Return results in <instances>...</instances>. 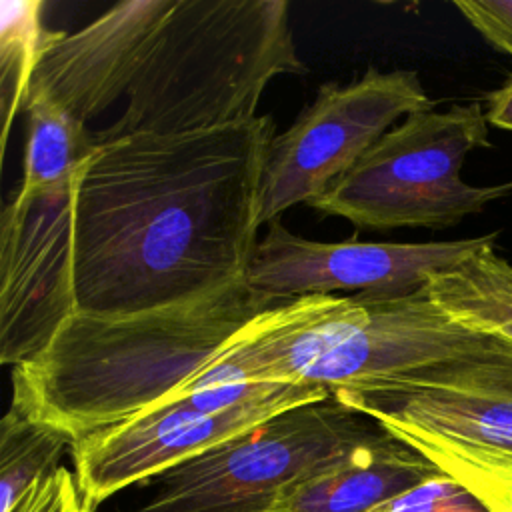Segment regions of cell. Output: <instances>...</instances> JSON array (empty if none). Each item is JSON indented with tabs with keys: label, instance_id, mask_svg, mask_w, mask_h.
I'll return each mask as SVG.
<instances>
[{
	"label": "cell",
	"instance_id": "3957f363",
	"mask_svg": "<svg viewBox=\"0 0 512 512\" xmlns=\"http://www.w3.org/2000/svg\"><path fill=\"white\" fill-rule=\"evenodd\" d=\"M284 0H176L120 118L96 144L128 134H188L254 120L264 88L304 74Z\"/></svg>",
	"mask_w": 512,
	"mask_h": 512
},
{
	"label": "cell",
	"instance_id": "603a6c76",
	"mask_svg": "<svg viewBox=\"0 0 512 512\" xmlns=\"http://www.w3.org/2000/svg\"><path fill=\"white\" fill-rule=\"evenodd\" d=\"M486 120L488 124L512 132V78L498 90L486 96Z\"/></svg>",
	"mask_w": 512,
	"mask_h": 512
},
{
	"label": "cell",
	"instance_id": "ffe728a7",
	"mask_svg": "<svg viewBox=\"0 0 512 512\" xmlns=\"http://www.w3.org/2000/svg\"><path fill=\"white\" fill-rule=\"evenodd\" d=\"M84 506L74 472L60 466L38 480L10 512H82Z\"/></svg>",
	"mask_w": 512,
	"mask_h": 512
},
{
	"label": "cell",
	"instance_id": "e0dca14e",
	"mask_svg": "<svg viewBox=\"0 0 512 512\" xmlns=\"http://www.w3.org/2000/svg\"><path fill=\"white\" fill-rule=\"evenodd\" d=\"M66 448L72 440L62 430L10 408L0 422V512H10L38 480L58 470Z\"/></svg>",
	"mask_w": 512,
	"mask_h": 512
},
{
	"label": "cell",
	"instance_id": "30bf717a",
	"mask_svg": "<svg viewBox=\"0 0 512 512\" xmlns=\"http://www.w3.org/2000/svg\"><path fill=\"white\" fill-rule=\"evenodd\" d=\"M498 232L442 242H322L292 234L280 222L258 240L246 284L270 298H292L352 290L368 298L416 294L426 280L494 246Z\"/></svg>",
	"mask_w": 512,
	"mask_h": 512
},
{
	"label": "cell",
	"instance_id": "5b68a950",
	"mask_svg": "<svg viewBox=\"0 0 512 512\" xmlns=\"http://www.w3.org/2000/svg\"><path fill=\"white\" fill-rule=\"evenodd\" d=\"M382 434L374 420L330 394L150 478L148 496L130 512H272L284 492Z\"/></svg>",
	"mask_w": 512,
	"mask_h": 512
},
{
	"label": "cell",
	"instance_id": "8fae6325",
	"mask_svg": "<svg viewBox=\"0 0 512 512\" xmlns=\"http://www.w3.org/2000/svg\"><path fill=\"white\" fill-rule=\"evenodd\" d=\"M174 6L176 0H126L76 32L52 30L26 102L48 100L84 124L96 118L120 96H128Z\"/></svg>",
	"mask_w": 512,
	"mask_h": 512
},
{
	"label": "cell",
	"instance_id": "8992f818",
	"mask_svg": "<svg viewBox=\"0 0 512 512\" xmlns=\"http://www.w3.org/2000/svg\"><path fill=\"white\" fill-rule=\"evenodd\" d=\"M418 450L464 488L512 474V340L386 386L332 394Z\"/></svg>",
	"mask_w": 512,
	"mask_h": 512
},
{
	"label": "cell",
	"instance_id": "d6986e66",
	"mask_svg": "<svg viewBox=\"0 0 512 512\" xmlns=\"http://www.w3.org/2000/svg\"><path fill=\"white\" fill-rule=\"evenodd\" d=\"M482 506L458 480L440 472L422 484L390 498L370 512H446Z\"/></svg>",
	"mask_w": 512,
	"mask_h": 512
},
{
	"label": "cell",
	"instance_id": "d4e9b609",
	"mask_svg": "<svg viewBox=\"0 0 512 512\" xmlns=\"http://www.w3.org/2000/svg\"><path fill=\"white\" fill-rule=\"evenodd\" d=\"M82 512H94V510H92V508H88V506H84V508H82Z\"/></svg>",
	"mask_w": 512,
	"mask_h": 512
},
{
	"label": "cell",
	"instance_id": "4fadbf2b",
	"mask_svg": "<svg viewBox=\"0 0 512 512\" xmlns=\"http://www.w3.org/2000/svg\"><path fill=\"white\" fill-rule=\"evenodd\" d=\"M364 318L366 306L356 296L310 294L280 302L242 326L182 394L232 384H302Z\"/></svg>",
	"mask_w": 512,
	"mask_h": 512
},
{
	"label": "cell",
	"instance_id": "9a60e30c",
	"mask_svg": "<svg viewBox=\"0 0 512 512\" xmlns=\"http://www.w3.org/2000/svg\"><path fill=\"white\" fill-rule=\"evenodd\" d=\"M424 292L462 326L512 340V264L494 246L432 274Z\"/></svg>",
	"mask_w": 512,
	"mask_h": 512
},
{
	"label": "cell",
	"instance_id": "cb8c5ba5",
	"mask_svg": "<svg viewBox=\"0 0 512 512\" xmlns=\"http://www.w3.org/2000/svg\"><path fill=\"white\" fill-rule=\"evenodd\" d=\"M446 512H488L482 506H472V508H454V510H446Z\"/></svg>",
	"mask_w": 512,
	"mask_h": 512
},
{
	"label": "cell",
	"instance_id": "7402d4cb",
	"mask_svg": "<svg viewBox=\"0 0 512 512\" xmlns=\"http://www.w3.org/2000/svg\"><path fill=\"white\" fill-rule=\"evenodd\" d=\"M466 490L488 512H512V474L476 480Z\"/></svg>",
	"mask_w": 512,
	"mask_h": 512
},
{
	"label": "cell",
	"instance_id": "ba28073f",
	"mask_svg": "<svg viewBox=\"0 0 512 512\" xmlns=\"http://www.w3.org/2000/svg\"><path fill=\"white\" fill-rule=\"evenodd\" d=\"M434 110L414 70L370 68L346 86L318 88L288 130L274 136L260 186V224L318 198L398 118Z\"/></svg>",
	"mask_w": 512,
	"mask_h": 512
},
{
	"label": "cell",
	"instance_id": "9c48e42d",
	"mask_svg": "<svg viewBox=\"0 0 512 512\" xmlns=\"http://www.w3.org/2000/svg\"><path fill=\"white\" fill-rule=\"evenodd\" d=\"M80 172L46 190L18 188L2 210L0 360L6 366L38 358L78 314L74 212Z\"/></svg>",
	"mask_w": 512,
	"mask_h": 512
},
{
	"label": "cell",
	"instance_id": "7a4b0ae2",
	"mask_svg": "<svg viewBox=\"0 0 512 512\" xmlns=\"http://www.w3.org/2000/svg\"><path fill=\"white\" fill-rule=\"evenodd\" d=\"M276 304L240 282L134 316L76 314L38 358L12 368L10 408L74 444L180 396L242 326Z\"/></svg>",
	"mask_w": 512,
	"mask_h": 512
},
{
	"label": "cell",
	"instance_id": "52a82bcc",
	"mask_svg": "<svg viewBox=\"0 0 512 512\" xmlns=\"http://www.w3.org/2000/svg\"><path fill=\"white\" fill-rule=\"evenodd\" d=\"M330 392L314 384H232L170 398L76 440L74 476L88 508L204 454L268 418Z\"/></svg>",
	"mask_w": 512,
	"mask_h": 512
},
{
	"label": "cell",
	"instance_id": "2e32d148",
	"mask_svg": "<svg viewBox=\"0 0 512 512\" xmlns=\"http://www.w3.org/2000/svg\"><path fill=\"white\" fill-rule=\"evenodd\" d=\"M24 174L18 188L34 192L74 178L96 150L94 134L60 106L36 98L28 100Z\"/></svg>",
	"mask_w": 512,
	"mask_h": 512
},
{
	"label": "cell",
	"instance_id": "277c9868",
	"mask_svg": "<svg viewBox=\"0 0 512 512\" xmlns=\"http://www.w3.org/2000/svg\"><path fill=\"white\" fill-rule=\"evenodd\" d=\"M490 146L480 102L406 116L308 206L364 230L448 228L506 196L512 182L472 186L464 160Z\"/></svg>",
	"mask_w": 512,
	"mask_h": 512
},
{
	"label": "cell",
	"instance_id": "5bb4252c",
	"mask_svg": "<svg viewBox=\"0 0 512 512\" xmlns=\"http://www.w3.org/2000/svg\"><path fill=\"white\" fill-rule=\"evenodd\" d=\"M440 472L384 430L342 464L284 492L272 512H370Z\"/></svg>",
	"mask_w": 512,
	"mask_h": 512
},
{
	"label": "cell",
	"instance_id": "7c38bea8",
	"mask_svg": "<svg viewBox=\"0 0 512 512\" xmlns=\"http://www.w3.org/2000/svg\"><path fill=\"white\" fill-rule=\"evenodd\" d=\"M354 296L366 306L364 322L302 380L330 394L386 386L472 354L490 340L456 322L428 298L424 288L400 298Z\"/></svg>",
	"mask_w": 512,
	"mask_h": 512
},
{
	"label": "cell",
	"instance_id": "ac0fdd59",
	"mask_svg": "<svg viewBox=\"0 0 512 512\" xmlns=\"http://www.w3.org/2000/svg\"><path fill=\"white\" fill-rule=\"evenodd\" d=\"M42 0H6L0 6V66H2V148L12 120L24 110L30 78L52 30L42 26Z\"/></svg>",
	"mask_w": 512,
	"mask_h": 512
},
{
	"label": "cell",
	"instance_id": "44dd1931",
	"mask_svg": "<svg viewBox=\"0 0 512 512\" xmlns=\"http://www.w3.org/2000/svg\"><path fill=\"white\" fill-rule=\"evenodd\" d=\"M454 6L494 50L512 58V0H456Z\"/></svg>",
	"mask_w": 512,
	"mask_h": 512
},
{
	"label": "cell",
	"instance_id": "6da1fadb",
	"mask_svg": "<svg viewBox=\"0 0 512 512\" xmlns=\"http://www.w3.org/2000/svg\"><path fill=\"white\" fill-rule=\"evenodd\" d=\"M274 136V120L256 116L96 144L76 186L78 314L134 316L246 282Z\"/></svg>",
	"mask_w": 512,
	"mask_h": 512
}]
</instances>
